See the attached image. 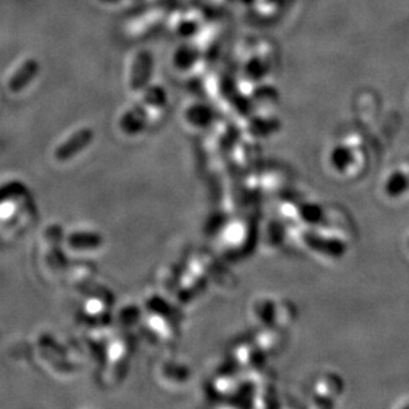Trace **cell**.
Here are the masks:
<instances>
[{"label": "cell", "instance_id": "6", "mask_svg": "<svg viewBox=\"0 0 409 409\" xmlns=\"http://www.w3.org/2000/svg\"><path fill=\"white\" fill-rule=\"evenodd\" d=\"M200 15L195 10H182L170 13L167 26L177 38H189L193 33H196L198 28L200 26Z\"/></svg>", "mask_w": 409, "mask_h": 409}, {"label": "cell", "instance_id": "8", "mask_svg": "<svg viewBox=\"0 0 409 409\" xmlns=\"http://www.w3.org/2000/svg\"><path fill=\"white\" fill-rule=\"evenodd\" d=\"M162 1L163 0H95L97 6L108 10H139Z\"/></svg>", "mask_w": 409, "mask_h": 409}, {"label": "cell", "instance_id": "10", "mask_svg": "<svg viewBox=\"0 0 409 409\" xmlns=\"http://www.w3.org/2000/svg\"><path fill=\"white\" fill-rule=\"evenodd\" d=\"M211 117L212 111L205 104H193L184 111V120L195 127L208 125L211 122Z\"/></svg>", "mask_w": 409, "mask_h": 409}, {"label": "cell", "instance_id": "4", "mask_svg": "<svg viewBox=\"0 0 409 409\" xmlns=\"http://www.w3.org/2000/svg\"><path fill=\"white\" fill-rule=\"evenodd\" d=\"M41 73V61L33 55L22 56L7 70L4 88L7 93L19 96L29 89Z\"/></svg>", "mask_w": 409, "mask_h": 409}, {"label": "cell", "instance_id": "1", "mask_svg": "<svg viewBox=\"0 0 409 409\" xmlns=\"http://www.w3.org/2000/svg\"><path fill=\"white\" fill-rule=\"evenodd\" d=\"M134 97V102L118 117V127L126 136H138L142 133L163 114L168 102V95L159 83H150Z\"/></svg>", "mask_w": 409, "mask_h": 409}, {"label": "cell", "instance_id": "7", "mask_svg": "<svg viewBox=\"0 0 409 409\" xmlns=\"http://www.w3.org/2000/svg\"><path fill=\"white\" fill-rule=\"evenodd\" d=\"M173 67L179 72H191L199 63V49L195 45L184 44L175 49L173 55Z\"/></svg>", "mask_w": 409, "mask_h": 409}, {"label": "cell", "instance_id": "5", "mask_svg": "<svg viewBox=\"0 0 409 409\" xmlns=\"http://www.w3.org/2000/svg\"><path fill=\"white\" fill-rule=\"evenodd\" d=\"M95 139V131L89 126H81L73 130L54 151V157L58 162H68L77 154L85 150Z\"/></svg>", "mask_w": 409, "mask_h": 409}, {"label": "cell", "instance_id": "2", "mask_svg": "<svg viewBox=\"0 0 409 409\" xmlns=\"http://www.w3.org/2000/svg\"><path fill=\"white\" fill-rule=\"evenodd\" d=\"M170 13L171 10L163 3L139 8L136 14L123 22L121 33L129 41L150 39L166 28Z\"/></svg>", "mask_w": 409, "mask_h": 409}, {"label": "cell", "instance_id": "9", "mask_svg": "<svg viewBox=\"0 0 409 409\" xmlns=\"http://www.w3.org/2000/svg\"><path fill=\"white\" fill-rule=\"evenodd\" d=\"M67 243L69 246L77 250L83 249H96L102 244V239L95 232H74L68 236Z\"/></svg>", "mask_w": 409, "mask_h": 409}, {"label": "cell", "instance_id": "3", "mask_svg": "<svg viewBox=\"0 0 409 409\" xmlns=\"http://www.w3.org/2000/svg\"><path fill=\"white\" fill-rule=\"evenodd\" d=\"M154 70V57L145 48L133 49L123 64V85L131 96L141 93L151 83Z\"/></svg>", "mask_w": 409, "mask_h": 409}]
</instances>
